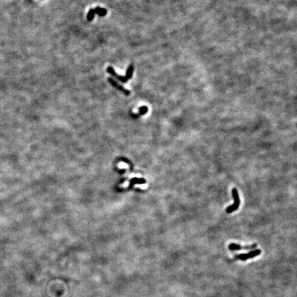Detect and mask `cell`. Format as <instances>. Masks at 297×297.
Instances as JSON below:
<instances>
[{
	"label": "cell",
	"mask_w": 297,
	"mask_h": 297,
	"mask_svg": "<svg viewBox=\"0 0 297 297\" xmlns=\"http://www.w3.org/2000/svg\"><path fill=\"white\" fill-rule=\"evenodd\" d=\"M232 194L233 198H234L235 202H234V204L228 206V207L226 208V212L228 213H231L232 212H234L235 211H236V210H237L238 208H239V204H240V200H239V197L237 189H235V188L232 189Z\"/></svg>",
	"instance_id": "obj_1"
},
{
	"label": "cell",
	"mask_w": 297,
	"mask_h": 297,
	"mask_svg": "<svg viewBox=\"0 0 297 297\" xmlns=\"http://www.w3.org/2000/svg\"><path fill=\"white\" fill-rule=\"evenodd\" d=\"M261 250L256 249L255 250H252V251H250L248 253H246V254L237 255L235 256V258L237 259L242 260V261H246V260L254 258L256 256H259L260 254H261Z\"/></svg>",
	"instance_id": "obj_2"
},
{
	"label": "cell",
	"mask_w": 297,
	"mask_h": 297,
	"mask_svg": "<svg viewBox=\"0 0 297 297\" xmlns=\"http://www.w3.org/2000/svg\"><path fill=\"white\" fill-rule=\"evenodd\" d=\"M108 81L109 83H110V84H111L113 88H116L117 89H118L119 91H121V92H122L123 94H124L126 96H129L130 94V91L129 90H128L127 88H125L124 87H123L122 85H121V84H120L119 83H118L117 81H116L114 79L111 78V77H109L108 78Z\"/></svg>",
	"instance_id": "obj_3"
},
{
	"label": "cell",
	"mask_w": 297,
	"mask_h": 297,
	"mask_svg": "<svg viewBox=\"0 0 297 297\" xmlns=\"http://www.w3.org/2000/svg\"><path fill=\"white\" fill-rule=\"evenodd\" d=\"M256 243L250 245V246H242L241 245L237 244V243H232L228 246V249L231 251H235V250H250L256 248Z\"/></svg>",
	"instance_id": "obj_4"
},
{
	"label": "cell",
	"mask_w": 297,
	"mask_h": 297,
	"mask_svg": "<svg viewBox=\"0 0 297 297\" xmlns=\"http://www.w3.org/2000/svg\"><path fill=\"white\" fill-rule=\"evenodd\" d=\"M107 72H108L109 74L112 76V77L118 80L120 82H121L122 83H126L128 81V79H127L125 76L118 75L117 73L115 72L114 69H113L112 67H111V66H109L108 68H107Z\"/></svg>",
	"instance_id": "obj_5"
},
{
	"label": "cell",
	"mask_w": 297,
	"mask_h": 297,
	"mask_svg": "<svg viewBox=\"0 0 297 297\" xmlns=\"http://www.w3.org/2000/svg\"><path fill=\"white\" fill-rule=\"evenodd\" d=\"M133 71H134V66L133 65L131 64L129 65L128 68L127 69V72H126V75L125 76V77L128 80L131 79L132 78V76L133 74Z\"/></svg>",
	"instance_id": "obj_6"
},
{
	"label": "cell",
	"mask_w": 297,
	"mask_h": 297,
	"mask_svg": "<svg viewBox=\"0 0 297 297\" xmlns=\"http://www.w3.org/2000/svg\"><path fill=\"white\" fill-rule=\"evenodd\" d=\"M94 11L96 14H97L100 17H104L108 13V11L105 8H101V7H96L94 9Z\"/></svg>",
	"instance_id": "obj_7"
},
{
	"label": "cell",
	"mask_w": 297,
	"mask_h": 297,
	"mask_svg": "<svg viewBox=\"0 0 297 297\" xmlns=\"http://www.w3.org/2000/svg\"><path fill=\"white\" fill-rule=\"evenodd\" d=\"M95 11L94 9H90L88 15H87V19H88V22H92L93 19H94V16H95Z\"/></svg>",
	"instance_id": "obj_8"
}]
</instances>
